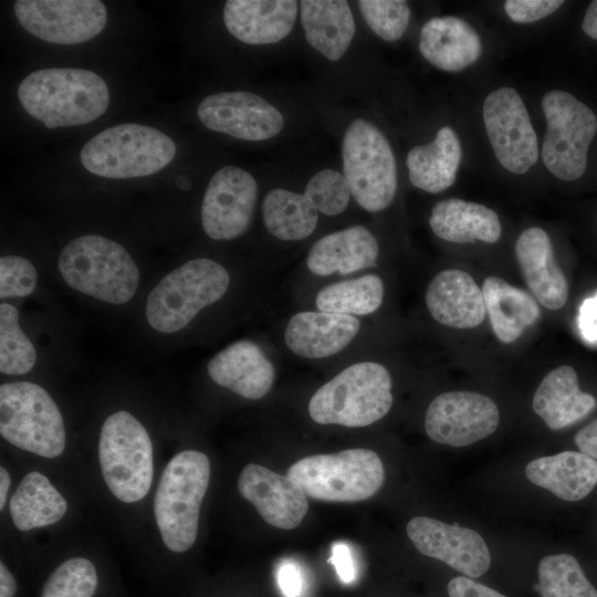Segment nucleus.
<instances>
[{"mask_svg":"<svg viewBox=\"0 0 597 597\" xmlns=\"http://www.w3.org/2000/svg\"><path fill=\"white\" fill-rule=\"evenodd\" d=\"M19 23L32 35L56 44L86 42L102 32L107 11L98 0H17Z\"/></svg>","mask_w":597,"mask_h":597,"instance_id":"13","label":"nucleus"},{"mask_svg":"<svg viewBox=\"0 0 597 597\" xmlns=\"http://www.w3.org/2000/svg\"><path fill=\"white\" fill-rule=\"evenodd\" d=\"M462 149L460 139L450 126L441 127L434 139L408 151L406 164L412 186L429 193L450 188L460 167Z\"/></svg>","mask_w":597,"mask_h":597,"instance_id":"30","label":"nucleus"},{"mask_svg":"<svg viewBox=\"0 0 597 597\" xmlns=\"http://www.w3.org/2000/svg\"><path fill=\"white\" fill-rule=\"evenodd\" d=\"M297 14L294 0H229L223 8L228 31L239 41L272 44L292 30Z\"/></svg>","mask_w":597,"mask_h":597,"instance_id":"23","label":"nucleus"},{"mask_svg":"<svg viewBox=\"0 0 597 597\" xmlns=\"http://www.w3.org/2000/svg\"><path fill=\"white\" fill-rule=\"evenodd\" d=\"M229 283L228 271L218 262L206 258L188 261L151 290L145 308L147 322L160 333H175L220 300Z\"/></svg>","mask_w":597,"mask_h":597,"instance_id":"7","label":"nucleus"},{"mask_svg":"<svg viewBox=\"0 0 597 597\" xmlns=\"http://www.w3.org/2000/svg\"><path fill=\"white\" fill-rule=\"evenodd\" d=\"M406 532L421 554L439 559L468 577H480L490 568L488 545L471 528L417 516L408 522Z\"/></svg>","mask_w":597,"mask_h":597,"instance_id":"17","label":"nucleus"},{"mask_svg":"<svg viewBox=\"0 0 597 597\" xmlns=\"http://www.w3.org/2000/svg\"><path fill=\"white\" fill-rule=\"evenodd\" d=\"M419 51L432 66L460 72L474 64L483 52L478 31L457 15L428 20L420 31Z\"/></svg>","mask_w":597,"mask_h":597,"instance_id":"22","label":"nucleus"},{"mask_svg":"<svg viewBox=\"0 0 597 597\" xmlns=\"http://www.w3.org/2000/svg\"><path fill=\"white\" fill-rule=\"evenodd\" d=\"M36 282V269L29 260L18 255L0 259V298L28 296Z\"/></svg>","mask_w":597,"mask_h":597,"instance_id":"40","label":"nucleus"},{"mask_svg":"<svg viewBox=\"0 0 597 597\" xmlns=\"http://www.w3.org/2000/svg\"><path fill=\"white\" fill-rule=\"evenodd\" d=\"M577 322L582 337L587 343H597V292L583 301Z\"/></svg>","mask_w":597,"mask_h":597,"instance_id":"44","label":"nucleus"},{"mask_svg":"<svg viewBox=\"0 0 597 597\" xmlns=\"http://www.w3.org/2000/svg\"><path fill=\"white\" fill-rule=\"evenodd\" d=\"M534 588L542 597H597L578 561L570 554L547 555L537 567Z\"/></svg>","mask_w":597,"mask_h":597,"instance_id":"35","label":"nucleus"},{"mask_svg":"<svg viewBox=\"0 0 597 597\" xmlns=\"http://www.w3.org/2000/svg\"><path fill=\"white\" fill-rule=\"evenodd\" d=\"M563 4L562 0H506L503 8L513 22L528 24L551 15Z\"/></svg>","mask_w":597,"mask_h":597,"instance_id":"41","label":"nucleus"},{"mask_svg":"<svg viewBox=\"0 0 597 597\" xmlns=\"http://www.w3.org/2000/svg\"><path fill=\"white\" fill-rule=\"evenodd\" d=\"M23 108L46 128L77 126L102 116L109 104L105 81L85 69H41L18 87Z\"/></svg>","mask_w":597,"mask_h":597,"instance_id":"1","label":"nucleus"},{"mask_svg":"<svg viewBox=\"0 0 597 597\" xmlns=\"http://www.w3.org/2000/svg\"><path fill=\"white\" fill-rule=\"evenodd\" d=\"M500 422L496 404L473 391H448L428 406L425 430L434 442L465 447L491 436Z\"/></svg>","mask_w":597,"mask_h":597,"instance_id":"14","label":"nucleus"},{"mask_svg":"<svg viewBox=\"0 0 597 597\" xmlns=\"http://www.w3.org/2000/svg\"><path fill=\"white\" fill-rule=\"evenodd\" d=\"M0 433L14 447L43 458L59 457L66 442L56 404L44 388L29 381L1 385Z\"/></svg>","mask_w":597,"mask_h":597,"instance_id":"9","label":"nucleus"},{"mask_svg":"<svg viewBox=\"0 0 597 597\" xmlns=\"http://www.w3.org/2000/svg\"><path fill=\"white\" fill-rule=\"evenodd\" d=\"M526 478L557 498L575 502L585 499L597 484V461L580 451H563L532 460Z\"/></svg>","mask_w":597,"mask_h":597,"instance_id":"27","label":"nucleus"},{"mask_svg":"<svg viewBox=\"0 0 597 597\" xmlns=\"http://www.w3.org/2000/svg\"><path fill=\"white\" fill-rule=\"evenodd\" d=\"M209 480V459L197 450L178 452L165 467L154 498V514L168 549L182 553L195 544Z\"/></svg>","mask_w":597,"mask_h":597,"instance_id":"2","label":"nucleus"},{"mask_svg":"<svg viewBox=\"0 0 597 597\" xmlns=\"http://www.w3.org/2000/svg\"><path fill=\"white\" fill-rule=\"evenodd\" d=\"M11 484V478L6 468H0V510H3L8 491Z\"/></svg>","mask_w":597,"mask_h":597,"instance_id":"49","label":"nucleus"},{"mask_svg":"<svg viewBox=\"0 0 597 597\" xmlns=\"http://www.w3.org/2000/svg\"><path fill=\"white\" fill-rule=\"evenodd\" d=\"M391 377L375 362L353 364L321 386L308 402L316 423L358 428L384 418L392 406Z\"/></svg>","mask_w":597,"mask_h":597,"instance_id":"3","label":"nucleus"},{"mask_svg":"<svg viewBox=\"0 0 597 597\" xmlns=\"http://www.w3.org/2000/svg\"><path fill=\"white\" fill-rule=\"evenodd\" d=\"M208 374L217 385L250 400L264 397L275 379L273 364L250 341L235 342L216 354L208 363Z\"/></svg>","mask_w":597,"mask_h":597,"instance_id":"21","label":"nucleus"},{"mask_svg":"<svg viewBox=\"0 0 597 597\" xmlns=\"http://www.w3.org/2000/svg\"><path fill=\"white\" fill-rule=\"evenodd\" d=\"M532 407L549 429L561 430L588 416L596 407V399L579 389L575 369L563 365L543 378Z\"/></svg>","mask_w":597,"mask_h":597,"instance_id":"26","label":"nucleus"},{"mask_svg":"<svg viewBox=\"0 0 597 597\" xmlns=\"http://www.w3.org/2000/svg\"><path fill=\"white\" fill-rule=\"evenodd\" d=\"M36 360L33 344L19 325V314L8 303L0 305V371L22 375L30 371Z\"/></svg>","mask_w":597,"mask_h":597,"instance_id":"36","label":"nucleus"},{"mask_svg":"<svg viewBox=\"0 0 597 597\" xmlns=\"http://www.w3.org/2000/svg\"><path fill=\"white\" fill-rule=\"evenodd\" d=\"M258 198V185L247 170L229 165L213 174L201 205V223L213 240H231L249 228Z\"/></svg>","mask_w":597,"mask_h":597,"instance_id":"15","label":"nucleus"},{"mask_svg":"<svg viewBox=\"0 0 597 597\" xmlns=\"http://www.w3.org/2000/svg\"><path fill=\"white\" fill-rule=\"evenodd\" d=\"M482 116L501 166L512 174L527 172L538 159V142L519 92L510 86L492 91L483 102Z\"/></svg>","mask_w":597,"mask_h":597,"instance_id":"12","label":"nucleus"},{"mask_svg":"<svg viewBox=\"0 0 597 597\" xmlns=\"http://www.w3.org/2000/svg\"><path fill=\"white\" fill-rule=\"evenodd\" d=\"M17 583L3 562L0 563V597H14Z\"/></svg>","mask_w":597,"mask_h":597,"instance_id":"48","label":"nucleus"},{"mask_svg":"<svg viewBox=\"0 0 597 597\" xmlns=\"http://www.w3.org/2000/svg\"><path fill=\"white\" fill-rule=\"evenodd\" d=\"M541 105L546 121L542 145L544 166L561 180L580 178L586 170L588 148L597 133L595 113L562 90L546 92Z\"/></svg>","mask_w":597,"mask_h":597,"instance_id":"11","label":"nucleus"},{"mask_svg":"<svg viewBox=\"0 0 597 597\" xmlns=\"http://www.w3.org/2000/svg\"><path fill=\"white\" fill-rule=\"evenodd\" d=\"M174 140L157 128L140 124L108 127L81 149L83 166L92 174L111 179L153 175L174 159Z\"/></svg>","mask_w":597,"mask_h":597,"instance_id":"5","label":"nucleus"},{"mask_svg":"<svg viewBox=\"0 0 597 597\" xmlns=\"http://www.w3.org/2000/svg\"><path fill=\"white\" fill-rule=\"evenodd\" d=\"M304 195L317 211L325 216H337L348 206L352 193L344 174L323 169L308 180Z\"/></svg>","mask_w":597,"mask_h":597,"instance_id":"39","label":"nucleus"},{"mask_svg":"<svg viewBox=\"0 0 597 597\" xmlns=\"http://www.w3.org/2000/svg\"><path fill=\"white\" fill-rule=\"evenodd\" d=\"M197 115L210 130L251 142L272 138L284 125L275 106L244 91L208 95L200 102Z\"/></svg>","mask_w":597,"mask_h":597,"instance_id":"16","label":"nucleus"},{"mask_svg":"<svg viewBox=\"0 0 597 597\" xmlns=\"http://www.w3.org/2000/svg\"><path fill=\"white\" fill-rule=\"evenodd\" d=\"M238 490L276 528L297 527L308 510L307 496L293 479L255 463L242 469Z\"/></svg>","mask_w":597,"mask_h":597,"instance_id":"18","label":"nucleus"},{"mask_svg":"<svg viewBox=\"0 0 597 597\" xmlns=\"http://www.w3.org/2000/svg\"><path fill=\"white\" fill-rule=\"evenodd\" d=\"M335 567L339 579L350 584L356 576L355 565L349 546L344 542H335L332 546V555L328 559Z\"/></svg>","mask_w":597,"mask_h":597,"instance_id":"45","label":"nucleus"},{"mask_svg":"<svg viewBox=\"0 0 597 597\" xmlns=\"http://www.w3.org/2000/svg\"><path fill=\"white\" fill-rule=\"evenodd\" d=\"M277 584L285 597H300L303 591V575L300 567L291 562L284 561L277 568Z\"/></svg>","mask_w":597,"mask_h":597,"instance_id":"43","label":"nucleus"},{"mask_svg":"<svg viewBox=\"0 0 597 597\" xmlns=\"http://www.w3.org/2000/svg\"><path fill=\"white\" fill-rule=\"evenodd\" d=\"M574 441L582 453L597 461V418L582 428Z\"/></svg>","mask_w":597,"mask_h":597,"instance_id":"46","label":"nucleus"},{"mask_svg":"<svg viewBox=\"0 0 597 597\" xmlns=\"http://www.w3.org/2000/svg\"><path fill=\"white\" fill-rule=\"evenodd\" d=\"M262 219L275 238L300 241L314 232L318 211L304 193L275 188L262 201Z\"/></svg>","mask_w":597,"mask_h":597,"instance_id":"33","label":"nucleus"},{"mask_svg":"<svg viewBox=\"0 0 597 597\" xmlns=\"http://www.w3.org/2000/svg\"><path fill=\"white\" fill-rule=\"evenodd\" d=\"M383 298V280L376 274H366L324 286L315 304L320 312L367 315L379 308Z\"/></svg>","mask_w":597,"mask_h":597,"instance_id":"34","label":"nucleus"},{"mask_svg":"<svg viewBox=\"0 0 597 597\" xmlns=\"http://www.w3.org/2000/svg\"><path fill=\"white\" fill-rule=\"evenodd\" d=\"M449 597H506L495 589L474 582L467 576H458L448 583Z\"/></svg>","mask_w":597,"mask_h":597,"instance_id":"42","label":"nucleus"},{"mask_svg":"<svg viewBox=\"0 0 597 597\" xmlns=\"http://www.w3.org/2000/svg\"><path fill=\"white\" fill-rule=\"evenodd\" d=\"M378 254L374 234L363 226H353L318 239L307 254L306 264L320 276L335 272L348 274L375 266Z\"/></svg>","mask_w":597,"mask_h":597,"instance_id":"25","label":"nucleus"},{"mask_svg":"<svg viewBox=\"0 0 597 597\" xmlns=\"http://www.w3.org/2000/svg\"><path fill=\"white\" fill-rule=\"evenodd\" d=\"M97 582L96 568L91 561L72 557L49 576L41 597H93Z\"/></svg>","mask_w":597,"mask_h":597,"instance_id":"37","label":"nucleus"},{"mask_svg":"<svg viewBox=\"0 0 597 597\" xmlns=\"http://www.w3.org/2000/svg\"><path fill=\"white\" fill-rule=\"evenodd\" d=\"M344 176L356 202L366 211L388 208L397 191V167L386 136L371 123L354 119L342 144Z\"/></svg>","mask_w":597,"mask_h":597,"instance_id":"10","label":"nucleus"},{"mask_svg":"<svg viewBox=\"0 0 597 597\" xmlns=\"http://www.w3.org/2000/svg\"><path fill=\"white\" fill-rule=\"evenodd\" d=\"M301 23L308 44L329 61H338L355 34V20L345 0H303Z\"/></svg>","mask_w":597,"mask_h":597,"instance_id":"29","label":"nucleus"},{"mask_svg":"<svg viewBox=\"0 0 597 597\" xmlns=\"http://www.w3.org/2000/svg\"><path fill=\"white\" fill-rule=\"evenodd\" d=\"M307 498L325 502H358L375 495L385 480L379 455L369 449L302 458L286 471Z\"/></svg>","mask_w":597,"mask_h":597,"instance_id":"6","label":"nucleus"},{"mask_svg":"<svg viewBox=\"0 0 597 597\" xmlns=\"http://www.w3.org/2000/svg\"><path fill=\"white\" fill-rule=\"evenodd\" d=\"M103 479L115 498L135 503L147 495L154 476L153 444L145 427L129 412L104 421L98 442Z\"/></svg>","mask_w":597,"mask_h":597,"instance_id":"8","label":"nucleus"},{"mask_svg":"<svg viewBox=\"0 0 597 597\" xmlns=\"http://www.w3.org/2000/svg\"><path fill=\"white\" fill-rule=\"evenodd\" d=\"M515 256L534 298L548 310L565 306L567 280L555 259L551 238L542 228L530 227L517 237Z\"/></svg>","mask_w":597,"mask_h":597,"instance_id":"19","label":"nucleus"},{"mask_svg":"<svg viewBox=\"0 0 597 597\" xmlns=\"http://www.w3.org/2000/svg\"><path fill=\"white\" fill-rule=\"evenodd\" d=\"M425 301L438 323L453 328H474L485 318L482 289L465 271L439 272L427 286Z\"/></svg>","mask_w":597,"mask_h":597,"instance_id":"20","label":"nucleus"},{"mask_svg":"<svg viewBox=\"0 0 597 597\" xmlns=\"http://www.w3.org/2000/svg\"><path fill=\"white\" fill-rule=\"evenodd\" d=\"M66 510V500L45 475L36 471L23 476L10 500V516L20 531L52 525Z\"/></svg>","mask_w":597,"mask_h":597,"instance_id":"32","label":"nucleus"},{"mask_svg":"<svg viewBox=\"0 0 597 597\" xmlns=\"http://www.w3.org/2000/svg\"><path fill=\"white\" fill-rule=\"evenodd\" d=\"M584 33L597 41V0L589 3L582 22Z\"/></svg>","mask_w":597,"mask_h":597,"instance_id":"47","label":"nucleus"},{"mask_svg":"<svg viewBox=\"0 0 597 597\" xmlns=\"http://www.w3.org/2000/svg\"><path fill=\"white\" fill-rule=\"evenodd\" d=\"M433 233L452 243H495L502 234L498 213L491 208L459 198L437 202L429 218Z\"/></svg>","mask_w":597,"mask_h":597,"instance_id":"28","label":"nucleus"},{"mask_svg":"<svg viewBox=\"0 0 597 597\" xmlns=\"http://www.w3.org/2000/svg\"><path fill=\"white\" fill-rule=\"evenodd\" d=\"M359 329L360 322L352 315L300 312L289 321L284 341L295 355L318 359L343 350Z\"/></svg>","mask_w":597,"mask_h":597,"instance_id":"24","label":"nucleus"},{"mask_svg":"<svg viewBox=\"0 0 597 597\" xmlns=\"http://www.w3.org/2000/svg\"><path fill=\"white\" fill-rule=\"evenodd\" d=\"M59 270L72 289L112 304L128 302L139 284L138 268L126 249L97 234L70 241L59 256Z\"/></svg>","mask_w":597,"mask_h":597,"instance_id":"4","label":"nucleus"},{"mask_svg":"<svg viewBox=\"0 0 597 597\" xmlns=\"http://www.w3.org/2000/svg\"><path fill=\"white\" fill-rule=\"evenodd\" d=\"M485 312L496 338L515 342L541 316L536 300L527 292L498 276H488L482 283Z\"/></svg>","mask_w":597,"mask_h":597,"instance_id":"31","label":"nucleus"},{"mask_svg":"<svg viewBox=\"0 0 597 597\" xmlns=\"http://www.w3.org/2000/svg\"><path fill=\"white\" fill-rule=\"evenodd\" d=\"M368 27L383 40H399L406 32L411 11L402 0H360L357 2Z\"/></svg>","mask_w":597,"mask_h":597,"instance_id":"38","label":"nucleus"}]
</instances>
